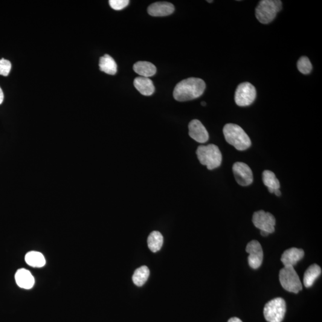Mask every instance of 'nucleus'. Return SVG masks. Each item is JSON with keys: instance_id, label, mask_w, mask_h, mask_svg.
<instances>
[{"instance_id": "f257e3e1", "label": "nucleus", "mask_w": 322, "mask_h": 322, "mask_svg": "<svg viewBox=\"0 0 322 322\" xmlns=\"http://www.w3.org/2000/svg\"><path fill=\"white\" fill-rule=\"evenodd\" d=\"M205 88V83L201 78H187L177 84L174 90L173 96L179 101L195 99L201 96Z\"/></svg>"}, {"instance_id": "f03ea898", "label": "nucleus", "mask_w": 322, "mask_h": 322, "mask_svg": "<svg viewBox=\"0 0 322 322\" xmlns=\"http://www.w3.org/2000/svg\"><path fill=\"white\" fill-rule=\"evenodd\" d=\"M226 141L237 150L243 151L251 146V140L241 127L234 124H226L223 128Z\"/></svg>"}, {"instance_id": "7ed1b4c3", "label": "nucleus", "mask_w": 322, "mask_h": 322, "mask_svg": "<svg viewBox=\"0 0 322 322\" xmlns=\"http://www.w3.org/2000/svg\"><path fill=\"white\" fill-rule=\"evenodd\" d=\"M196 155L201 163L212 170L221 165L222 155L218 146L210 144L207 146H200L196 150Z\"/></svg>"}, {"instance_id": "20e7f679", "label": "nucleus", "mask_w": 322, "mask_h": 322, "mask_svg": "<svg viewBox=\"0 0 322 322\" xmlns=\"http://www.w3.org/2000/svg\"><path fill=\"white\" fill-rule=\"evenodd\" d=\"M282 8V2L280 0H262L255 8V16L262 24H268Z\"/></svg>"}, {"instance_id": "39448f33", "label": "nucleus", "mask_w": 322, "mask_h": 322, "mask_svg": "<svg viewBox=\"0 0 322 322\" xmlns=\"http://www.w3.org/2000/svg\"><path fill=\"white\" fill-rule=\"evenodd\" d=\"M279 280L286 291L297 294L303 289L302 283L293 266H285L280 270Z\"/></svg>"}, {"instance_id": "423d86ee", "label": "nucleus", "mask_w": 322, "mask_h": 322, "mask_svg": "<svg viewBox=\"0 0 322 322\" xmlns=\"http://www.w3.org/2000/svg\"><path fill=\"white\" fill-rule=\"evenodd\" d=\"M286 312V304L283 298L278 297L269 301L264 308V316L269 322H282Z\"/></svg>"}, {"instance_id": "0eeeda50", "label": "nucleus", "mask_w": 322, "mask_h": 322, "mask_svg": "<svg viewBox=\"0 0 322 322\" xmlns=\"http://www.w3.org/2000/svg\"><path fill=\"white\" fill-rule=\"evenodd\" d=\"M256 95V89L252 84L243 83L237 86L235 92V102L239 106H248L254 102Z\"/></svg>"}, {"instance_id": "6e6552de", "label": "nucleus", "mask_w": 322, "mask_h": 322, "mask_svg": "<svg viewBox=\"0 0 322 322\" xmlns=\"http://www.w3.org/2000/svg\"><path fill=\"white\" fill-rule=\"evenodd\" d=\"M252 222L261 231H265L269 234L275 231L276 219L271 213L263 210L255 212L252 216Z\"/></svg>"}, {"instance_id": "1a4fd4ad", "label": "nucleus", "mask_w": 322, "mask_h": 322, "mask_svg": "<svg viewBox=\"0 0 322 322\" xmlns=\"http://www.w3.org/2000/svg\"><path fill=\"white\" fill-rule=\"evenodd\" d=\"M233 172L235 179L239 185L248 186L253 182V174L247 164L237 162L233 165Z\"/></svg>"}, {"instance_id": "9d476101", "label": "nucleus", "mask_w": 322, "mask_h": 322, "mask_svg": "<svg viewBox=\"0 0 322 322\" xmlns=\"http://www.w3.org/2000/svg\"><path fill=\"white\" fill-rule=\"evenodd\" d=\"M246 251L249 254V266L253 269L259 268L263 260V251L260 242L255 240L249 242L246 245Z\"/></svg>"}, {"instance_id": "9b49d317", "label": "nucleus", "mask_w": 322, "mask_h": 322, "mask_svg": "<svg viewBox=\"0 0 322 322\" xmlns=\"http://www.w3.org/2000/svg\"><path fill=\"white\" fill-rule=\"evenodd\" d=\"M188 130L190 137L198 143H204L208 140V133L201 121L198 120L190 121L188 124Z\"/></svg>"}, {"instance_id": "f8f14e48", "label": "nucleus", "mask_w": 322, "mask_h": 322, "mask_svg": "<svg viewBox=\"0 0 322 322\" xmlns=\"http://www.w3.org/2000/svg\"><path fill=\"white\" fill-rule=\"evenodd\" d=\"M175 11V6L168 2H156L149 5L147 12L152 16L161 17L170 15Z\"/></svg>"}, {"instance_id": "ddd939ff", "label": "nucleus", "mask_w": 322, "mask_h": 322, "mask_svg": "<svg viewBox=\"0 0 322 322\" xmlns=\"http://www.w3.org/2000/svg\"><path fill=\"white\" fill-rule=\"evenodd\" d=\"M304 256L302 249L291 248L283 252L281 257V262L285 266H294Z\"/></svg>"}, {"instance_id": "4468645a", "label": "nucleus", "mask_w": 322, "mask_h": 322, "mask_svg": "<svg viewBox=\"0 0 322 322\" xmlns=\"http://www.w3.org/2000/svg\"><path fill=\"white\" fill-rule=\"evenodd\" d=\"M16 282L20 288L30 289L33 288L35 279L30 272L25 269L17 271L15 275Z\"/></svg>"}, {"instance_id": "2eb2a0df", "label": "nucleus", "mask_w": 322, "mask_h": 322, "mask_svg": "<svg viewBox=\"0 0 322 322\" xmlns=\"http://www.w3.org/2000/svg\"><path fill=\"white\" fill-rule=\"evenodd\" d=\"M134 86L142 95H151L155 92V86L149 78L139 77L135 78Z\"/></svg>"}, {"instance_id": "dca6fc26", "label": "nucleus", "mask_w": 322, "mask_h": 322, "mask_svg": "<svg viewBox=\"0 0 322 322\" xmlns=\"http://www.w3.org/2000/svg\"><path fill=\"white\" fill-rule=\"evenodd\" d=\"M136 73L140 77L149 78L156 74V68L152 63L146 61H139L133 66Z\"/></svg>"}, {"instance_id": "f3484780", "label": "nucleus", "mask_w": 322, "mask_h": 322, "mask_svg": "<svg viewBox=\"0 0 322 322\" xmlns=\"http://www.w3.org/2000/svg\"><path fill=\"white\" fill-rule=\"evenodd\" d=\"M322 274L321 267L314 264L310 266L304 274L303 282L306 288H310Z\"/></svg>"}, {"instance_id": "a211bd4d", "label": "nucleus", "mask_w": 322, "mask_h": 322, "mask_svg": "<svg viewBox=\"0 0 322 322\" xmlns=\"http://www.w3.org/2000/svg\"><path fill=\"white\" fill-rule=\"evenodd\" d=\"M99 68L101 71L109 75H115L117 72V65L115 61L108 54L100 58Z\"/></svg>"}, {"instance_id": "6ab92c4d", "label": "nucleus", "mask_w": 322, "mask_h": 322, "mask_svg": "<svg viewBox=\"0 0 322 322\" xmlns=\"http://www.w3.org/2000/svg\"><path fill=\"white\" fill-rule=\"evenodd\" d=\"M263 182L268 187L270 193H274L276 189L280 187V182L276 177L275 173L271 171L265 170L263 173Z\"/></svg>"}, {"instance_id": "aec40b11", "label": "nucleus", "mask_w": 322, "mask_h": 322, "mask_svg": "<svg viewBox=\"0 0 322 322\" xmlns=\"http://www.w3.org/2000/svg\"><path fill=\"white\" fill-rule=\"evenodd\" d=\"M164 238L160 232L153 231L149 234L147 239V245L150 250L156 252L160 250L163 245Z\"/></svg>"}, {"instance_id": "412c9836", "label": "nucleus", "mask_w": 322, "mask_h": 322, "mask_svg": "<svg viewBox=\"0 0 322 322\" xmlns=\"http://www.w3.org/2000/svg\"><path fill=\"white\" fill-rule=\"evenodd\" d=\"M26 262L33 268H42L46 265L45 257L39 252L31 251L26 255Z\"/></svg>"}, {"instance_id": "4be33fe9", "label": "nucleus", "mask_w": 322, "mask_h": 322, "mask_svg": "<svg viewBox=\"0 0 322 322\" xmlns=\"http://www.w3.org/2000/svg\"><path fill=\"white\" fill-rule=\"evenodd\" d=\"M150 275L149 268L146 266L140 267L136 269L133 275L132 279L136 286H141L146 282Z\"/></svg>"}, {"instance_id": "5701e85b", "label": "nucleus", "mask_w": 322, "mask_h": 322, "mask_svg": "<svg viewBox=\"0 0 322 322\" xmlns=\"http://www.w3.org/2000/svg\"><path fill=\"white\" fill-rule=\"evenodd\" d=\"M298 71L304 75L309 74L312 70V65L308 57L303 56L297 62Z\"/></svg>"}, {"instance_id": "b1692460", "label": "nucleus", "mask_w": 322, "mask_h": 322, "mask_svg": "<svg viewBox=\"0 0 322 322\" xmlns=\"http://www.w3.org/2000/svg\"><path fill=\"white\" fill-rule=\"evenodd\" d=\"M11 64L9 60L2 59L0 60V75L7 77L9 74Z\"/></svg>"}, {"instance_id": "393cba45", "label": "nucleus", "mask_w": 322, "mask_h": 322, "mask_svg": "<svg viewBox=\"0 0 322 322\" xmlns=\"http://www.w3.org/2000/svg\"><path fill=\"white\" fill-rule=\"evenodd\" d=\"M110 6L115 10H123L129 4V0H110L109 1Z\"/></svg>"}, {"instance_id": "a878e982", "label": "nucleus", "mask_w": 322, "mask_h": 322, "mask_svg": "<svg viewBox=\"0 0 322 322\" xmlns=\"http://www.w3.org/2000/svg\"><path fill=\"white\" fill-rule=\"evenodd\" d=\"M4 100V93L2 92V89L0 88V104H2Z\"/></svg>"}, {"instance_id": "bb28decb", "label": "nucleus", "mask_w": 322, "mask_h": 322, "mask_svg": "<svg viewBox=\"0 0 322 322\" xmlns=\"http://www.w3.org/2000/svg\"><path fill=\"white\" fill-rule=\"evenodd\" d=\"M228 322H242V321L239 318H232L229 319Z\"/></svg>"}, {"instance_id": "cd10ccee", "label": "nucleus", "mask_w": 322, "mask_h": 322, "mask_svg": "<svg viewBox=\"0 0 322 322\" xmlns=\"http://www.w3.org/2000/svg\"><path fill=\"white\" fill-rule=\"evenodd\" d=\"M274 193H275V195L277 196H280L281 195V192L279 188H278V189H276L274 191Z\"/></svg>"}, {"instance_id": "c85d7f7f", "label": "nucleus", "mask_w": 322, "mask_h": 322, "mask_svg": "<svg viewBox=\"0 0 322 322\" xmlns=\"http://www.w3.org/2000/svg\"><path fill=\"white\" fill-rule=\"evenodd\" d=\"M260 233H261V234H262V236H265V237L268 236V235L269 234V233H268V232H266L265 231H261Z\"/></svg>"}, {"instance_id": "c756f323", "label": "nucleus", "mask_w": 322, "mask_h": 322, "mask_svg": "<svg viewBox=\"0 0 322 322\" xmlns=\"http://www.w3.org/2000/svg\"><path fill=\"white\" fill-rule=\"evenodd\" d=\"M201 104H202V105L203 106H206V104H206V103L204 102V101H203V102H202Z\"/></svg>"}, {"instance_id": "7c9ffc66", "label": "nucleus", "mask_w": 322, "mask_h": 322, "mask_svg": "<svg viewBox=\"0 0 322 322\" xmlns=\"http://www.w3.org/2000/svg\"><path fill=\"white\" fill-rule=\"evenodd\" d=\"M207 1L209 2H213V1Z\"/></svg>"}]
</instances>
